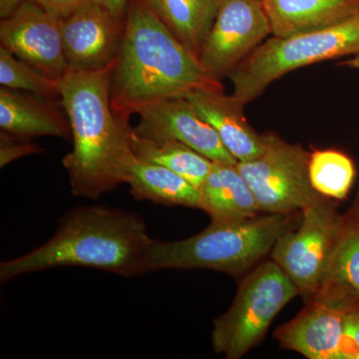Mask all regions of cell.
Listing matches in <instances>:
<instances>
[{"mask_svg": "<svg viewBox=\"0 0 359 359\" xmlns=\"http://www.w3.org/2000/svg\"><path fill=\"white\" fill-rule=\"evenodd\" d=\"M116 61L100 70L68 67L59 78V103L69 119L73 141L62 163L76 197L97 200L123 183L132 127L111 107Z\"/></svg>", "mask_w": 359, "mask_h": 359, "instance_id": "2", "label": "cell"}, {"mask_svg": "<svg viewBox=\"0 0 359 359\" xmlns=\"http://www.w3.org/2000/svg\"><path fill=\"white\" fill-rule=\"evenodd\" d=\"M359 53V13L339 25L287 37L271 35L230 74L231 97L243 106L290 71Z\"/></svg>", "mask_w": 359, "mask_h": 359, "instance_id": "5", "label": "cell"}, {"mask_svg": "<svg viewBox=\"0 0 359 359\" xmlns=\"http://www.w3.org/2000/svg\"><path fill=\"white\" fill-rule=\"evenodd\" d=\"M356 204H358V205L359 207V191H358V201H356Z\"/></svg>", "mask_w": 359, "mask_h": 359, "instance_id": "30", "label": "cell"}, {"mask_svg": "<svg viewBox=\"0 0 359 359\" xmlns=\"http://www.w3.org/2000/svg\"><path fill=\"white\" fill-rule=\"evenodd\" d=\"M271 35L262 0H219L200 62L212 76L229 74Z\"/></svg>", "mask_w": 359, "mask_h": 359, "instance_id": "9", "label": "cell"}, {"mask_svg": "<svg viewBox=\"0 0 359 359\" xmlns=\"http://www.w3.org/2000/svg\"><path fill=\"white\" fill-rule=\"evenodd\" d=\"M1 46L46 76L62 77L68 69L63 41L62 18L25 0L1 18Z\"/></svg>", "mask_w": 359, "mask_h": 359, "instance_id": "10", "label": "cell"}, {"mask_svg": "<svg viewBox=\"0 0 359 359\" xmlns=\"http://www.w3.org/2000/svg\"><path fill=\"white\" fill-rule=\"evenodd\" d=\"M309 170L314 190L328 199H346L355 180L353 160L340 151H313Z\"/></svg>", "mask_w": 359, "mask_h": 359, "instance_id": "22", "label": "cell"}, {"mask_svg": "<svg viewBox=\"0 0 359 359\" xmlns=\"http://www.w3.org/2000/svg\"><path fill=\"white\" fill-rule=\"evenodd\" d=\"M130 146L137 157L172 170L198 189L205 183L214 164L212 161L181 142L144 138L133 128L130 133Z\"/></svg>", "mask_w": 359, "mask_h": 359, "instance_id": "21", "label": "cell"}, {"mask_svg": "<svg viewBox=\"0 0 359 359\" xmlns=\"http://www.w3.org/2000/svg\"><path fill=\"white\" fill-rule=\"evenodd\" d=\"M153 238L138 215L90 205L71 210L50 240L36 249L0 264V280L47 269L80 266L122 276L145 275L144 264Z\"/></svg>", "mask_w": 359, "mask_h": 359, "instance_id": "3", "label": "cell"}, {"mask_svg": "<svg viewBox=\"0 0 359 359\" xmlns=\"http://www.w3.org/2000/svg\"><path fill=\"white\" fill-rule=\"evenodd\" d=\"M327 199L320 196L304 208L299 228L287 229L271 250V259L309 301L320 289L344 224Z\"/></svg>", "mask_w": 359, "mask_h": 359, "instance_id": "8", "label": "cell"}, {"mask_svg": "<svg viewBox=\"0 0 359 359\" xmlns=\"http://www.w3.org/2000/svg\"><path fill=\"white\" fill-rule=\"evenodd\" d=\"M287 215L212 224L204 231L177 242L153 241L144 273L159 269H208L241 275L256 266L287 230Z\"/></svg>", "mask_w": 359, "mask_h": 359, "instance_id": "4", "label": "cell"}, {"mask_svg": "<svg viewBox=\"0 0 359 359\" xmlns=\"http://www.w3.org/2000/svg\"><path fill=\"white\" fill-rule=\"evenodd\" d=\"M93 1L109 11L116 18L126 20L129 0H93Z\"/></svg>", "mask_w": 359, "mask_h": 359, "instance_id": "27", "label": "cell"}, {"mask_svg": "<svg viewBox=\"0 0 359 359\" xmlns=\"http://www.w3.org/2000/svg\"><path fill=\"white\" fill-rule=\"evenodd\" d=\"M313 299L359 304V207L344 215L334 252Z\"/></svg>", "mask_w": 359, "mask_h": 359, "instance_id": "19", "label": "cell"}, {"mask_svg": "<svg viewBox=\"0 0 359 359\" xmlns=\"http://www.w3.org/2000/svg\"><path fill=\"white\" fill-rule=\"evenodd\" d=\"M299 289L275 262L259 264L243 278L231 308L214 320L212 346L228 359L242 358L263 340Z\"/></svg>", "mask_w": 359, "mask_h": 359, "instance_id": "6", "label": "cell"}, {"mask_svg": "<svg viewBox=\"0 0 359 359\" xmlns=\"http://www.w3.org/2000/svg\"><path fill=\"white\" fill-rule=\"evenodd\" d=\"M137 115L140 120L133 129L139 136L181 142L212 162L238 164L215 129L198 115L186 96L147 106Z\"/></svg>", "mask_w": 359, "mask_h": 359, "instance_id": "12", "label": "cell"}, {"mask_svg": "<svg viewBox=\"0 0 359 359\" xmlns=\"http://www.w3.org/2000/svg\"><path fill=\"white\" fill-rule=\"evenodd\" d=\"M196 58L218 13L219 0H145Z\"/></svg>", "mask_w": 359, "mask_h": 359, "instance_id": "20", "label": "cell"}, {"mask_svg": "<svg viewBox=\"0 0 359 359\" xmlns=\"http://www.w3.org/2000/svg\"><path fill=\"white\" fill-rule=\"evenodd\" d=\"M126 20L116 18L90 0L62 18L68 65L74 69L100 70L113 65L121 51Z\"/></svg>", "mask_w": 359, "mask_h": 359, "instance_id": "11", "label": "cell"}, {"mask_svg": "<svg viewBox=\"0 0 359 359\" xmlns=\"http://www.w3.org/2000/svg\"><path fill=\"white\" fill-rule=\"evenodd\" d=\"M0 128L20 140L72 137L69 119L49 99L20 90L0 89Z\"/></svg>", "mask_w": 359, "mask_h": 359, "instance_id": "15", "label": "cell"}, {"mask_svg": "<svg viewBox=\"0 0 359 359\" xmlns=\"http://www.w3.org/2000/svg\"><path fill=\"white\" fill-rule=\"evenodd\" d=\"M271 35L287 37L327 29L359 13V0H262Z\"/></svg>", "mask_w": 359, "mask_h": 359, "instance_id": "16", "label": "cell"}, {"mask_svg": "<svg viewBox=\"0 0 359 359\" xmlns=\"http://www.w3.org/2000/svg\"><path fill=\"white\" fill-rule=\"evenodd\" d=\"M200 192L201 210L216 223L245 221L261 212L237 164L214 162Z\"/></svg>", "mask_w": 359, "mask_h": 359, "instance_id": "17", "label": "cell"}, {"mask_svg": "<svg viewBox=\"0 0 359 359\" xmlns=\"http://www.w3.org/2000/svg\"><path fill=\"white\" fill-rule=\"evenodd\" d=\"M25 1V0H0V18H6Z\"/></svg>", "mask_w": 359, "mask_h": 359, "instance_id": "28", "label": "cell"}, {"mask_svg": "<svg viewBox=\"0 0 359 359\" xmlns=\"http://www.w3.org/2000/svg\"><path fill=\"white\" fill-rule=\"evenodd\" d=\"M122 179L137 200L201 209L200 189L166 167L140 159L132 151L125 160Z\"/></svg>", "mask_w": 359, "mask_h": 359, "instance_id": "18", "label": "cell"}, {"mask_svg": "<svg viewBox=\"0 0 359 359\" xmlns=\"http://www.w3.org/2000/svg\"><path fill=\"white\" fill-rule=\"evenodd\" d=\"M198 115L211 125L222 143L238 162L259 157L264 152L263 134H257L244 114L245 106L224 91H196L187 94Z\"/></svg>", "mask_w": 359, "mask_h": 359, "instance_id": "14", "label": "cell"}, {"mask_svg": "<svg viewBox=\"0 0 359 359\" xmlns=\"http://www.w3.org/2000/svg\"><path fill=\"white\" fill-rule=\"evenodd\" d=\"M263 139L264 152L259 157L237 164L259 211L278 215L302 211L321 196L309 178L311 153L273 132L263 134Z\"/></svg>", "mask_w": 359, "mask_h": 359, "instance_id": "7", "label": "cell"}, {"mask_svg": "<svg viewBox=\"0 0 359 359\" xmlns=\"http://www.w3.org/2000/svg\"><path fill=\"white\" fill-rule=\"evenodd\" d=\"M37 144L30 141L20 140L6 132H0V166H7L13 161L25 156L39 154L43 152Z\"/></svg>", "mask_w": 359, "mask_h": 359, "instance_id": "25", "label": "cell"}, {"mask_svg": "<svg viewBox=\"0 0 359 359\" xmlns=\"http://www.w3.org/2000/svg\"><path fill=\"white\" fill-rule=\"evenodd\" d=\"M59 79L46 76L0 46V83L6 88L27 91L42 98H59Z\"/></svg>", "mask_w": 359, "mask_h": 359, "instance_id": "23", "label": "cell"}, {"mask_svg": "<svg viewBox=\"0 0 359 359\" xmlns=\"http://www.w3.org/2000/svg\"><path fill=\"white\" fill-rule=\"evenodd\" d=\"M341 65L347 66V67L349 68H353V69L359 70V53L356 54V55H353L351 58L346 59Z\"/></svg>", "mask_w": 359, "mask_h": 359, "instance_id": "29", "label": "cell"}, {"mask_svg": "<svg viewBox=\"0 0 359 359\" xmlns=\"http://www.w3.org/2000/svg\"><path fill=\"white\" fill-rule=\"evenodd\" d=\"M32 1L44 7L50 13L56 14L59 18H63L86 4L90 0H32Z\"/></svg>", "mask_w": 359, "mask_h": 359, "instance_id": "26", "label": "cell"}, {"mask_svg": "<svg viewBox=\"0 0 359 359\" xmlns=\"http://www.w3.org/2000/svg\"><path fill=\"white\" fill-rule=\"evenodd\" d=\"M196 91H224L145 0H129L125 35L110 81V103L129 119L143 108Z\"/></svg>", "mask_w": 359, "mask_h": 359, "instance_id": "1", "label": "cell"}, {"mask_svg": "<svg viewBox=\"0 0 359 359\" xmlns=\"http://www.w3.org/2000/svg\"><path fill=\"white\" fill-rule=\"evenodd\" d=\"M340 359H359V304L351 306L344 316Z\"/></svg>", "mask_w": 359, "mask_h": 359, "instance_id": "24", "label": "cell"}, {"mask_svg": "<svg viewBox=\"0 0 359 359\" xmlns=\"http://www.w3.org/2000/svg\"><path fill=\"white\" fill-rule=\"evenodd\" d=\"M353 304L309 299L294 320L275 334L283 348L301 353L309 359H340L344 316Z\"/></svg>", "mask_w": 359, "mask_h": 359, "instance_id": "13", "label": "cell"}]
</instances>
